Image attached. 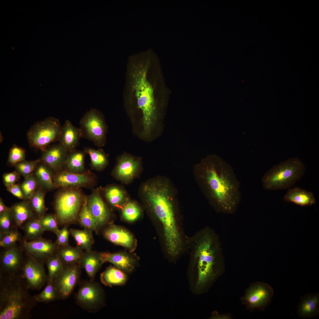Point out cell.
Listing matches in <instances>:
<instances>
[{
    "mask_svg": "<svg viewBox=\"0 0 319 319\" xmlns=\"http://www.w3.org/2000/svg\"><path fill=\"white\" fill-rule=\"evenodd\" d=\"M190 260L187 272L189 288L196 295L207 292L225 271V262L218 239L205 229L190 240Z\"/></svg>",
    "mask_w": 319,
    "mask_h": 319,
    "instance_id": "cell-1",
    "label": "cell"
},
{
    "mask_svg": "<svg viewBox=\"0 0 319 319\" xmlns=\"http://www.w3.org/2000/svg\"><path fill=\"white\" fill-rule=\"evenodd\" d=\"M204 194L218 212L233 214L241 200L240 183L231 166L220 157L212 154L197 165Z\"/></svg>",
    "mask_w": 319,
    "mask_h": 319,
    "instance_id": "cell-2",
    "label": "cell"
},
{
    "mask_svg": "<svg viewBox=\"0 0 319 319\" xmlns=\"http://www.w3.org/2000/svg\"><path fill=\"white\" fill-rule=\"evenodd\" d=\"M143 189L147 202L162 225L166 249H180L183 241L170 188L167 183L156 180L146 184Z\"/></svg>",
    "mask_w": 319,
    "mask_h": 319,
    "instance_id": "cell-3",
    "label": "cell"
},
{
    "mask_svg": "<svg viewBox=\"0 0 319 319\" xmlns=\"http://www.w3.org/2000/svg\"><path fill=\"white\" fill-rule=\"evenodd\" d=\"M22 272L6 274L0 272V319H28L37 302Z\"/></svg>",
    "mask_w": 319,
    "mask_h": 319,
    "instance_id": "cell-4",
    "label": "cell"
},
{
    "mask_svg": "<svg viewBox=\"0 0 319 319\" xmlns=\"http://www.w3.org/2000/svg\"><path fill=\"white\" fill-rule=\"evenodd\" d=\"M132 79L139 108L143 115L144 132L148 135L156 120L153 88L147 78V61L134 65Z\"/></svg>",
    "mask_w": 319,
    "mask_h": 319,
    "instance_id": "cell-5",
    "label": "cell"
},
{
    "mask_svg": "<svg viewBox=\"0 0 319 319\" xmlns=\"http://www.w3.org/2000/svg\"><path fill=\"white\" fill-rule=\"evenodd\" d=\"M305 167L298 158H292L273 166L263 176V187L268 190L291 188L303 175Z\"/></svg>",
    "mask_w": 319,
    "mask_h": 319,
    "instance_id": "cell-6",
    "label": "cell"
},
{
    "mask_svg": "<svg viewBox=\"0 0 319 319\" xmlns=\"http://www.w3.org/2000/svg\"><path fill=\"white\" fill-rule=\"evenodd\" d=\"M56 193L53 207L58 225L67 226L78 222L84 196L79 188H61Z\"/></svg>",
    "mask_w": 319,
    "mask_h": 319,
    "instance_id": "cell-7",
    "label": "cell"
},
{
    "mask_svg": "<svg viewBox=\"0 0 319 319\" xmlns=\"http://www.w3.org/2000/svg\"><path fill=\"white\" fill-rule=\"evenodd\" d=\"M62 127L59 120L53 117L36 123L27 133L29 144L32 147L44 151L50 144L58 141Z\"/></svg>",
    "mask_w": 319,
    "mask_h": 319,
    "instance_id": "cell-8",
    "label": "cell"
},
{
    "mask_svg": "<svg viewBox=\"0 0 319 319\" xmlns=\"http://www.w3.org/2000/svg\"><path fill=\"white\" fill-rule=\"evenodd\" d=\"M75 298L78 305L91 313H95L105 305V292L100 285L94 280L81 282Z\"/></svg>",
    "mask_w": 319,
    "mask_h": 319,
    "instance_id": "cell-9",
    "label": "cell"
},
{
    "mask_svg": "<svg viewBox=\"0 0 319 319\" xmlns=\"http://www.w3.org/2000/svg\"><path fill=\"white\" fill-rule=\"evenodd\" d=\"M79 124L82 137L92 142L98 147L104 145L106 127L103 116L99 111L91 109L82 117Z\"/></svg>",
    "mask_w": 319,
    "mask_h": 319,
    "instance_id": "cell-10",
    "label": "cell"
},
{
    "mask_svg": "<svg viewBox=\"0 0 319 319\" xmlns=\"http://www.w3.org/2000/svg\"><path fill=\"white\" fill-rule=\"evenodd\" d=\"M274 295V290L270 285L258 281L250 284L240 300L249 310L257 308L263 311L271 303Z\"/></svg>",
    "mask_w": 319,
    "mask_h": 319,
    "instance_id": "cell-11",
    "label": "cell"
},
{
    "mask_svg": "<svg viewBox=\"0 0 319 319\" xmlns=\"http://www.w3.org/2000/svg\"><path fill=\"white\" fill-rule=\"evenodd\" d=\"M53 180L56 188H80L91 187L95 183V178L91 172L86 171L77 174L64 170L54 174Z\"/></svg>",
    "mask_w": 319,
    "mask_h": 319,
    "instance_id": "cell-12",
    "label": "cell"
},
{
    "mask_svg": "<svg viewBox=\"0 0 319 319\" xmlns=\"http://www.w3.org/2000/svg\"><path fill=\"white\" fill-rule=\"evenodd\" d=\"M79 265L64 266L61 272L54 280L59 299L68 298L78 282L81 274Z\"/></svg>",
    "mask_w": 319,
    "mask_h": 319,
    "instance_id": "cell-13",
    "label": "cell"
},
{
    "mask_svg": "<svg viewBox=\"0 0 319 319\" xmlns=\"http://www.w3.org/2000/svg\"><path fill=\"white\" fill-rule=\"evenodd\" d=\"M43 263L28 256L25 260L22 273L29 289L40 290L47 282Z\"/></svg>",
    "mask_w": 319,
    "mask_h": 319,
    "instance_id": "cell-14",
    "label": "cell"
},
{
    "mask_svg": "<svg viewBox=\"0 0 319 319\" xmlns=\"http://www.w3.org/2000/svg\"><path fill=\"white\" fill-rule=\"evenodd\" d=\"M22 245L27 256L43 263L56 253L57 248L55 243L42 237L30 241L25 240Z\"/></svg>",
    "mask_w": 319,
    "mask_h": 319,
    "instance_id": "cell-15",
    "label": "cell"
},
{
    "mask_svg": "<svg viewBox=\"0 0 319 319\" xmlns=\"http://www.w3.org/2000/svg\"><path fill=\"white\" fill-rule=\"evenodd\" d=\"M22 252L16 245L6 248L1 254L0 272L6 274L22 272L25 261Z\"/></svg>",
    "mask_w": 319,
    "mask_h": 319,
    "instance_id": "cell-16",
    "label": "cell"
},
{
    "mask_svg": "<svg viewBox=\"0 0 319 319\" xmlns=\"http://www.w3.org/2000/svg\"><path fill=\"white\" fill-rule=\"evenodd\" d=\"M87 204L96 223V232L106 224L110 217V212L103 201L98 189L94 190L87 196Z\"/></svg>",
    "mask_w": 319,
    "mask_h": 319,
    "instance_id": "cell-17",
    "label": "cell"
},
{
    "mask_svg": "<svg viewBox=\"0 0 319 319\" xmlns=\"http://www.w3.org/2000/svg\"><path fill=\"white\" fill-rule=\"evenodd\" d=\"M100 253L104 263L110 262L115 267L128 274L134 271L138 265L139 259L136 254L125 252L113 253L102 252Z\"/></svg>",
    "mask_w": 319,
    "mask_h": 319,
    "instance_id": "cell-18",
    "label": "cell"
},
{
    "mask_svg": "<svg viewBox=\"0 0 319 319\" xmlns=\"http://www.w3.org/2000/svg\"><path fill=\"white\" fill-rule=\"evenodd\" d=\"M105 238L115 245L123 246L132 253L135 250L136 240L133 235L125 229L114 224H110L104 230Z\"/></svg>",
    "mask_w": 319,
    "mask_h": 319,
    "instance_id": "cell-19",
    "label": "cell"
},
{
    "mask_svg": "<svg viewBox=\"0 0 319 319\" xmlns=\"http://www.w3.org/2000/svg\"><path fill=\"white\" fill-rule=\"evenodd\" d=\"M69 152L59 143L48 147L43 152L40 159L53 172H56L64 169V165Z\"/></svg>",
    "mask_w": 319,
    "mask_h": 319,
    "instance_id": "cell-20",
    "label": "cell"
},
{
    "mask_svg": "<svg viewBox=\"0 0 319 319\" xmlns=\"http://www.w3.org/2000/svg\"><path fill=\"white\" fill-rule=\"evenodd\" d=\"M139 162L131 157L124 156L118 160L113 171V175L118 180L128 183L134 178L139 171Z\"/></svg>",
    "mask_w": 319,
    "mask_h": 319,
    "instance_id": "cell-21",
    "label": "cell"
},
{
    "mask_svg": "<svg viewBox=\"0 0 319 319\" xmlns=\"http://www.w3.org/2000/svg\"><path fill=\"white\" fill-rule=\"evenodd\" d=\"M298 316L302 319L316 318L319 314V293H309L301 297L297 307Z\"/></svg>",
    "mask_w": 319,
    "mask_h": 319,
    "instance_id": "cell-22",
    "label": "cell"
},
{
    "mask_svg": "<svg viewBox=\"0 0 319 319\" xmlns=\"http://www.w3.org/2000/svg\"><path fill=\"white\" fill-rule=\"evenodd\" d=\"M81 138L79 128L74 126L70 121L67 120L62 126L58 143L69 152L76 150Z\"/></svg>",
    "mask_w": 319,
    "mask_h": 319,
    "instance_id": "cell-23",
    "label": "cell"
},
{
    "mask_svg": "<svg viewBox=\"0 0 319 319\" xmlns=\"http://www.w3.org/2000/svg\"><path fill=\"white\" fill-rule=\"evenodd\" d=\"M103 263L100 253L91 249L84 252L80 266L85 270L90 280H94L96 274Z\"/></svg>",
    "mask_w": 319,
    "mask_h": 319,
    "instance_id": "cell-24",
    "label": "cell"
},
{
    "mask_svg": "<svg viewBox=\"0 0 319 319\" xmlns=\"http://www.w3.org/2000/svg\"><path fill=\"white\" fill-rule=\"evenodd\" d=\"M100 281L104 285L112 287L114 286H123L128 279V274L114 266H110L100 276Z\"/></svg>",
    "mask_w": 319,
    "mask_h": 319,
    "instance_id": "cell-25",
    "label": "cell"
},
{
    "mask_svg": "<svg viewBox=\"0 0 319 319\" xmlns=\"http://www.w3.org/2000/svg\"><path fill=\"white\" fill-rule=\"evenodd\" d=\"M10 212L14 222L17 227L32 219L35 215L29 201L18 202L10 207Z\"/></svg>",
    "mask_w": 319,
    "mask_h": 319,
    "instance_id": "cell-26",
    "label": "cell"
},
{
    "mask_svg": "<svg viewBox=\"0 0 319 319\" xmlns=\"http://www.w3.org/2000/svg\"><path fill=\"white\" fill-rule=\"evenodd\" d=\"M284 200L298 205L304 206H309L315 203L313 193L298 187L289 189L284 196Z\"/></svg>",
    "mask_w": 319,
    "mask_h": 319,
    "instance_id": "cell-27",
    "label": "cell"
},
{
    "mask_svg": "<svg viewBox=\"0 0 319 319\" xmlns=\"http://www.w3.org/2000/svg\"><path fill=\"white\" fill-rule=\"evenodd\" d=\"M33 172L39 187L47 191L56 188L53 180V172L47 165L41 161Z\"/></svg>",
    "mask_w": 319,
    "mask_h": 319,
    "instance_id": "cell-28",
    "label": "cell"
},
{
    "mask_svg": "<svg viewBox=\"0 0 319 319\" xmlns=\"http://www.w3.org/2000/svg\"><path fill=\"white\" fill-rule=\"evenodd\" d=\"M56 253L64 266L79 264L84 252L83 249L77 246L69 245L57 248Z\"/></svg>",
    "mask_w": 319,
    "mask_h": 319,
    "instance_id": "cell-29",
    "label": "cell"
},
{
    "mask_svg": "<svg viewBox=\"0 0 319 319\" xmlns=\"http://www.w3.org/2000/svg\"><path fill=\"white\" fill-rule=\"evenodd\" d=\"M84 151L76 149L69 152L64 165V170L74 173H82L85 171Z\"/></svg>",
    "mask_w": 319,
    "mask_h": 319,
    "instance_id": "cell-30",
    "label": "cell"
},
{
    "mask_svg": "<svg viewBox=\"0 0 319 319\" xmlns=\"http://www.w3.org/2000/svg\"><path fill=\"white\" fill-rule=\"evenodd\" d=\"M104 194L107 201L113 207L123 206L128 202L125 192L118 186L112 185L107 187L105 189Z\"/></svg>",
    "mask_w": 319,
    "mask_h": 319,
    "instance_id": "cell-31",
    "label": "cell"
},
{
    "mask_svg": "<svg viewBox=\"0 0 319 319\" xmlns=\"http://www.w3.org/2000/svg\"><path fill=\"white\" fill-rule=\"evenodd\" d=\"M69 231L77 246L85 250L91 249L94 243L92 231L86 228L82 230L71 228Z\"/></svg>",
    "mask_w": 319,
    "mask_h": 319,
    "instance_id": "cell-32",
    "label": "cell"
},
{
    "mask_svg": "<svg viewBox=\"0 0 319 319\" xmlns=\"http://www.w3.org/2000/svg\"><path fill=\"white\" fill-rule=\"evenodd\" d=\"M45 190L39 186L29 200L35 215L39 217L45 215L47 210L45 205Z\"/></svg>",
    "mask_w": 319,
    "mask_h": 319,
    "instance_id": "cell-33",
    "label": "cell"
},
{
    "mask_svg": "<svg viewBox=\"0 0 319 319\" xmlns=\"http://www.w3.org/2000/svg\"><path fill=\"white\" fill-rule=\"evenodd\" d=\"M84 151L90 156L91 166L92 169L100 171L103 170L107 165L108 158L102 150L95 149L87 147L84 149Z\"/></svg>",
    "mask_w": 319,
    "mask_h": 319,
    "instance_id": "cell-34",
    "label": "cell"
},
{
    "mask_svg": "<svg viewBox=\"0 0 319 319\" xmlns=\"http://www.w3.org/2000/svg\"><path fill=\"white\" fill-rule=\"evenodd\" d=\"M27 240L32 241L41 237L44 232L42 227L40 217H34L25 222L23 227Z\"/></svg>",
    "mask_w": 319,
    "mask_h": 319,
    "instance_id": "cell-35",
    "label": "cell"
},
{
    "mask_svg": "<svg viewBox=\"0 0 319 319\" xmlns=\"http://www.w3.org/2000/svg\"><path fill=\"white\" fill-rule=\"evenodd\" d=\"M33 297L37 302L48 303L57 300H59V296L55 286L54 280H48L45 289L39 294Z\"/></svg>",
    "mask_w": 319,
    "mask_h": 319,
    "instance_id": "cell-36",
    "label": "cell"
},
{
    "mask_svg": "<svg viewBox=\"0 0 319 319\" xmlns=\"http://www.w3.org/2000/svg\"><path fill=\"white\" fill-rule=\"evenodd\" d=\"M78 222L84 228L92 231H96L95 222L88 206L87 196H84L83 203L79 215Z\"/></svg>",
    "mask_w": 319,
    "mask_h": 319,
    "instance_id": "cell-37",
    "label": "cell"
},
{
    "mask_svg": "<svg viewBox=\"0 0 319 319\" xmlns=\"http://www.w3.org/2000/svg\"><path fill=\"white\" fill-rule=\"evenodd\" d=\"M45 263L48 269V280H54L63 270L64 265L56 253L49 257Z\"/></svg>",
    "mask_w": 319,
    "mask_h": 319,
    "instance_id": "cell-38",
    "label": "cell"
},
{
    "mask_svg": "<svg viewBox=\"0 0 319 319\" xmlns=\"http://www.w3.org/2000/svg\"><path fill=\"white\" fill-rule=\"evenodd\" d=\"M141 210L140 207L135 203L128 202L123 206L121 211V216L126 221L129 222H134L141 217Z\"/></svg>",
    "mask_w": 319,
    "mask_h": 319,
    "instance_id": "cell-39",
    "label": "cell"
},
{
    "mask_svg": "<svg viewBox=\"0 0 319 319\" xmlns=\"http://www.w3.org/2000/svg\"><path fill=\"white\" fill-rule=\"evenodd\" d=\"M25 199L29 200L35 191L39 187L37 180L32 173L25 178L23 182L20 185Z\"/></svg>",
    "mask_w": 319,
    "mask_h": 319,
    "instance_id": "cell-40",
    "label": "cell"
},
{
    "mask_svg": "<svg viewBox=\"0 0 319 319\" xmlns=\"http://www.w3.org/2000/svg\"><path fill=\"white\" fill-rule=\"evenodd\" d=\"M40 162V159L32 161L25 160L17 163L14 166L15 171L25 178L32 173Z\"/></svg>",
    "mask_w": 319,
    "mask_h": 319,
    "instance_id": "cell-41",
    "label": "cell"
},
{
    "mask_svg": "<svg viewBox=\"0 0 319 319\" xmlns=\"http://www.w3.org/2000/svg\"><path fill=\"white\" fill-rule=\"evenodd\" d=\"M40 218V224L44 232L49 231L55 234L58 230V224L55 214H45Z\"/></svg>",
    "mask_w": 319,
    "mask_h": 319,
    "instance_id": "cell-42",
    "label": "cell"
},
{
    "mask_svg": "<svg viewBox=\"0 0 319 319\" xmlns=\"http://www.w3.org/2000/svg\"><path fill=\"white\" fill-rule=\"evenodd\" d=\"M25 150L23 148L14 144L9 151L7 163L14 166L17 163L25 160Z\"/></svg>",
    "mask_w": 319,
    "mask_h": 319,
    "instance_id": "cell-43",
    "label": "cell"
},
{
    "mask_svg": "<svg viewBox=\"0 0 319 319\" xmlns=\"http://www.w3.org/2000/svg\"><path fill=\"white\" fill-rule=\"evenodd\" d=\"M14 222L10 211L4 212L0 214V238L13 230Z\"/></svg>",
    "mask_w": 319,
    "mask_h": 319,
    "instance_id": "cell-44",
    "label": "cell"
},
{
    "mask_svg": "<svg viewBox=\"0 0 319 319\" xmlns=\"http://www.w3.org/2000/svg\"><path fill=\"white\" fill-rule=\"evenodd\" d=\"M20 237L17 231L12 230L0 238V245L5 248L12 247L19 240Z\"/></svg>",
    "mask_w": 319,
    "mask_h": 319,
    "instance_id": "cell-45",
    "label": "cell"
},
{
    "mask_svg": "<svg viewBox=\"0 0 319 319\" xmlns=\"http://www.w3.org/2000/svg\"><path fill=\"white\" fill-rule=\"evenodd\" d=\"M55 234L57 237L55 243L57 245V248L59 246L69 245L70 232L68 229V226H64L62 229H58Z\"/></svg>",
    "mask_w": 319,
    "mask_h": 319,
    "instance_id": "cell-46",
    "label": "cell"
},
{
    "mask_svg": "<svg viewBox=\"0 0 319 319\" xmlns=\"http://www.w3.org/2000/svg\"><path fill=\"white\" fill-rule=\"evenodd\" d=\"M20 175L16 171L4 174L2 177L4 185L7 188L14 185L20 179Z\"/></svg>",
    "mask_w": 319,
    "mask_h": 319,
    "instance_id": "cell-47",
    "label": "cell"
},
{
    "mask_svg": "<svg viewBox=\"0 0 319 319\" xmlns=\"http://www.w3.org/2000/svg\"><path fill=\"white\" fill-rule=\"evenodd\" d=\"M7 190L18 198L22 200L25 199L20 185L19 184H15L7 188Z\"/></svg>",
    "mask_w": 319,
    "mask_h": 319,
    "instance_id": "cell-48",
    "label": "cell"
},
{
    "mask_svg": "<svg viewBox=\"0 0 319 319\" xmlns=\"http://www.w3.org/2000/svg\"><path fill=\"white\" fill-rule=\"evenodd\" d=\"M211 318L214 319H231L230 316L228 314H223L220 315L218 313H216V312H214L212 313Z\"/></svg>",
    "mask_w": 319,
    "mask_h": 319,
    "instance_id": "cell-49",
    "label": "cell"
},
{
    "mask_svg": "<svg viewBox=\"0 0 319 319\" xmlns=\"http://www.w3.org/2000/svg\"><path fill=\"white\" fill-rule=\"evenodd\" d=\"M10 208L6 206L4 204L3 200L0 197V214L8 211H10Z\"/></svg>",
    "mask_w": 319,
    "mask_h": 319,
    "instance_id": "cell-50",
    "label": "cell"
},
{
    "mask_svg": "<svg viewBox=\"0 0 319 319\" xmlns=\"http://www.w3.org/2000/svg\"><path fill=\"white\" fill-rule=\"evenodd\" d=\"M0 143H2V142L3 140V137L2 135L1 132H0Z\"/></svg>",
    "mask_w": 319,
    "mask_h": 319,
    "instance_id": "cell-51",
    "label": "cell"
}]
</instances>
